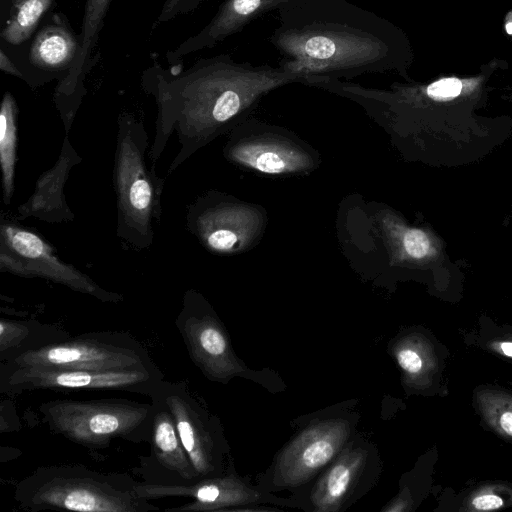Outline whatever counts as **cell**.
I'll use <instances>...</instances> for the list:
<instances>
[{
  "instance_id": "cell-1",
  "label": "cell",
  "mask_w": 512,
  "mask_h": 512,
  "mask_svg": "<svg viewBox=\"0 0 512 512\" xmlns=\"http://www.w3.org/2000/svg\"><path fill=\"white\" fill-rule=\"evenodd\" d=\"M290 83L303 84V77L279 66L237 62L227 54L200 59L180 73L149 68L143 87L157 105L149 159L154 164L160 159L175 132L180 149L167 170L172 174L198 150L242 124L265 95Z\"/></svg>"
},
{
  "instance_id": "cell-2",
  "label": "cell",
  "mask_w": 512,
  "mask_h": 512,
  "mask_svg": "<svg viewBox=\"0 0 512 512\" xmlns=\"http://www.w3.org/2000/svg\"><path fill=\"white\" fill-rule=\"evenodd\" d=\"M269 42L279 67L308 76L351 80L396 73L407 81L414 51L406 32L348 0H298L278 10Z\"/></svg>"
},
{
  "instance_id": "cell-3",
  "label": "cell",
  "mask_w": 512,
  "mask_h": 512,
  "mask_svg": "<svg viewBox=\"0 0 512 512\" xmlns=\"http://www.w3.org/2000/svg\"><path fill=\"white\" fill-rule=\"evenodd\" d=\"M128 473L101 472L83 464L37 467L15 486L14 499L26 511L153 512L160 508L137 492Z\"/></svg>"
},
{
  "instance_id": "cell-4",
  "label": "cell",
  "mask_w": 512,
  "mask_h": 512,
  "mask_svg": "<svg viewBox=\"0 0 512 512\" xmlns=\"http://www.w3.org/2000/svg\"><path fill=\"white\" fill-rule=\"evenodd\" d=\"M113 187L116 195V235L124 250L141 252L154 241L162 216L165 179L149 165V138L144 123L123 112L117 119Z\"/></svg>"
},
{
  "instance_id": "cell-5",
  "label": "cell",
  "mask_w": 512,
  "mask_h": 512,
  "mask_svg": "<svg viewBox=\"0 0 512 512\" xmlns=\"http://www.w3.org/2000/svg\"><path fill=\"white\" fill-rule=\"evenodd\" d=\"M54 434L88 450H102L115 440L150 442L153 405L125 398L54 399L38 406Z\"/></svg>"
},
{
  "instance_id": "cell-6",
  "label": "cell",
  "mask_w": 512,
  "mask_h": 512,
  "mask_svg": "<svg viewBox=\"0 0 512 512\" xmlns=\"http://www.w3.org/2000/svg\"><path fill=\"white\" fill-rule=\"evenodd\" d=\"M1 364L16 367L111 370L155 366L144 346L118 331L89 332L14 353Z\"/></svg>"
},
{
  "instance_id": "cell-7",
  "label": "cell",
  "mask_w": 512,
  "mask_h": 512,
  "mask_svg": "<svg viewBox=\"0 0 512 512\" xmlns=\"http://www.w3.org/2000/svg\"><path fill=\"white\" fill-rule=\"evenodd\" d=\"M0 271L23 278H42L89 295L101 302L119 303L123 295L101 287L89 275L62 260L41 234L17 222H0Z\"/></svg>"
},
{
  "instance_id": "cell-8",
  "label": "cell",
  "mask_w": 512,
  "mask_h": 512,
  "mask_svg": "<svg viewBox=\"0 0 512 512\" xmlns=\"http://www.w3.org/2000/svg\"><path fill=\"white\" fill-rule=\"evenodd\" d=\"M163 377V373L156 365L95 370L16 367L1 364L0 391L7 395L36 390L122 391L149 397Z\"/></svg>"
},
{
  "instance_id": "cell-9",
  "label": "cell",
  "mask_w": 512,
  "mask_h": 512,
  "mask_svg": "<svg viewBox=\"0 0 512 512\" xmlns=\"http://www.w3.org/2000/svg\"><path fill=\"white\" fill-rule=\"evenodd\" d=\"M265 223L258 206L217 191L198 196L186 213V229L216 255L246 251L261 237Z\"/></svg>"
},
{
  "instance_id": "cell-10",
  "label": "cell",
  "mask_w": 512,
  "mask_h": 512,
  "mask_svg": "<svg viewBox=\"0 0 512 512\" xmlns=\"http://www.w3.org/2000/svg\"><path fill=\"white\" fill-rule=\"evenodd\" d=\"M151 395L163 401L171 412L199 480L225 474L224 459L228 446L220 422L210 414L188 384L162 379Z\"/></svg>"
},
{
  "instance_id": "cell-11",
  "label": "cell",
  "mask_w": 512,
  "mask_h": 512,
  "mask_svg": "<svg viewBox=\"0 0 512 512\" xmlns=\"http://www.w3.org/2000/svg\"><path fill=\"white\" fill-rule=\"evenodd\" d=\"M175 325L190 360L204 377L227 383L243 374L244 368L232 349L225 327L200 292L189 289L184 293Z\"/></svg>"
},
{
  "instance_id": "cell-12",
  "label": "cell",
  "mask_w": 512,
  "mask_h": 512,
  "mask_svg": "<svg viewBox=\"0 0 512 512\" xmlns=\"http://www.w3.org/2000/svg\"><path fill=\"white\" fill-rule=\"evenodd\" d=\"M350 435L351 425L342 418L309 425L279 454L274 469L276 485L295 488L308 482L341 452Z\"/></svg>"
},
{
  "instance_id": "cell-13",
  "label": "cell",
  "mask_w": 512,
  "mask_h": 512,
  "mask_svg": "<svg viewBox=\"0 0 512 512\" xmlns=\"http://www.w3.org/2000/svg\"><path fill=\"white\" fill-rule=\"evenodd\" d=\"M223 153L231 163L273 176L307 173L317 164L315 153L298 140L279 132H248L242 124L233 129Z\"/></svg>"
},
{
  "instance_id": "cell-14",
  "label": "cell",
  "mask_w": 512,
  "mask_h": 512,
  "mask_svg": "<svg viewBox=\"0 0 512 512\" xmlns=\"http://www.w3.org/2000/svg\"><path fill=\"white\" fill-rule=\"evenodd\" d=\"M153 426L151 453L141 459L140 473L145 483L190 485L198 475L180 439L175 420L166 405L151 395Z\"/></svg>"
},
{
  "instance_id": "cell-15",
  "label": "cell",
  "mask_w": 512,
  "mask_h": 512,
  "mask_svg": "<svg viewBox=\"0 0 512 512\" xmlns=\"http://www.w3.org/2000/svg\"><path fill=\"white\" fill-rule=\"evenodd\" d=\"M138 494L148 500L165 497H190L192 502L166 509L170 512L227 511L256 503L261 494L233 474L204 478L190 485L139 483Z\"/></svg>"
},
{
  "instance_id": "cell-16",
  "label": "cell",
  "mask_w": 512,
  "mask_h": 512,
  "mask_svg": "<svg viewBox=\"0 0 512 512\" xmlns=\"http://www.w3.org/2000/svg\"><path fill=\"white\" fill-rule=\"evenodd\" d=\"M81 161L66 135L54 165L38 177L31 196L17 207V218H35L50 224L72 222L75 215L66 201L64 188L72 168Z\"/></svg>"
},
{
  "instance_id": "cell-17",
  "label": "cell",
  "mask_w": 512,
  "mask_h": 512,
  "mask_svg": "<svg viewBox=\"0 0 512 512\" xmlns=\"http://www.w3.org/2000/svg\"><path fill=\"white\" fill-rule=\"evenodd\" d=\"M110 1L87 0L77 55L55 91L54 100L66 135H69L76 112L86 93L83 85L84 77Z\"/></svg>"
},
{
  "instance_id": "cell-18",
  "label": "cell",
  "mask_w": 512,
  "mask_h": 512,
  "mask_svg": "<svg viewBox=\"0 0 512 512\" xmlns=\"http://www.w3.org/2000/svg\"><path fill=\"white\" fill-rule=\"evenodd\" d=\"M295 1L298 0H225L212 20L171 52L169 59L177 60L189 53L212 48L240 32L251 21Z\"/></svg>"
},
{
  "instance_id": "cell-19",
  "label": "cell",
  "mask_w": 512,
  "mask_h": 512,
  "mask_svg": "<svg viewBox=\"0 0 512 512\" xmlns=\"http://www.w3.org/2000/svg\"><path fill=\"white\" fill-rule=\"evenodd\" d=\"M368 460L369 452L366 448L353 443L344 447L311 492L310 500L314 510H342L356 492Z\"/></svg>"
},
{
  "instance_id": "cell-20",
  "label": "cell",
  "mask_w": 512,
  "mask_h": 512,
  "mask_svg": "<svg viewBox=\"0 0 512 512\" xmlns=\"http://www.w3.org/2000/svg\"><path fill=\"white\" fill-rule=\"evenodd\" d=\"M377 222L391 259L396 263L424 266L442 257V243L430 230L411 227L389 211L382 212Z\"/></svg>"
},
{
  "instance_id": "cell-21",
  "label": "cell",
  "mask_w": 512,
  "mask_h": 512,
  "mask_svg": "<svg viewBox=\"0 0 512 512\" xmlns=\"http://www.w3.org/2000/svg\"><path fill=\"white\" fill-rule=\"evenodd\" d=\"M69 337L65 330L37 321L0 319V359Z\"/></svg>"
},
{
  "instance_id": "cell-22",
  "label": "cell",
  "mask_w": 512,
  "mask_h": 512,
  "mask_svg": "<svg viewBox=\"0 0 512 512\" xmlns=\"http://www.w3.org/2000/svg\"><path fill=\"white\" fill-rule=\"evenodd\" d=\"M18 146V106L10 92H5L0 107V166L2 198L11 203L15 191Z\"/></svg>"
},
{
  "instance_id": "cell-23",
  "label": "cell",
  "mask_w": 512,
  "mask_h": 512,
  "mask_svg": "<svg viewBox=\"0 0 512 512\" xmlns=\"http://www.w3.org/2000/svg\"><path fill=\"white\" fill-rule=\"evenodd\" d=\"M79 49L72 32L64 24L45 26L31 47V61L43 69H61L72 64ZM69 69V68H68Z\"/></svg>"
},
{
  "instance_id": "cell-24",
  "label": "cell",
  "mask_w": 512,
  "mask_h": 512,
  "mask_svg": "<svg viewBox=\"0 0 512 512\" xmlns=\"http://www.w3.org/2000/svg\"><path fill=\"white\" fill-rule=\"evenodd\" d=\"M51 0H13L11 14L1 30V37L11 44H19L48 9Z\"/></svg>"
},
{
  "instance_id": "cell-25",
  "label": "cell",
  "mask_w": 512,
  "mask_h": 512,
  "mask_svg": "<svg viewBox=\"0 0 512 512\" xmlns=\"http://www.w3.org/2000/svg\"><path fill=\"white\" fill-rule=\"evenodd\" d=\"M396 359L399 366L410 375L418 374L423 368V360L412 348L403 346L397 349Z\"/></svg>"
},
{
  "instance_id": "cell-26",
  "label": "cell",
  "mask_w": 512,
  "mask_h": 512,
  "mask_svg": "<svg viewBox=\"0 0 512 512\" xmlns=\"http://www.w3.org/2000/svg\"><path fill=\"white\" fill-rule=\"evenodd\" d=\"M203 0H166L159 15V22H165L173 17L196 9Z\"/></svg>"
},
{
  "instance_id": "cell-27",
  "label": "cell",
  "mask_w": 512,
  "mask_h": 512,
  "mask_svg": "<svg viewBox=\"0 0 512 512\" xmlns=\"http://www.w3.org/2000/svg\"><path fill=\"white\" fill-rule=\"evenodd\" d=\"M472 506L480 511L496 510L503 506V500L497 495L484 494L475 497Z\"/></svg>"
},
{
  "instance_id": "cell-28",
  "label": "cell",
  "mask_w": 512,
  "mask_h": 512,
  "mask_svg": "<svg viewBox=\"0 0 512 512\" xmlns=\"http://www.w3.org/2000/svg\"><path fill=\"white\" fill-rule=\"evenodd\" d=\"M0 69L13 76L22 77L20 70L11 62L3 50L0 51Z\"/></svg>"
},
{
  "instance_id": "cell-29",
  "label": "cell",
  "mask_w": 512,
  "mask_h": 512,
  "mask_svg": "<svg viewBox=\"0 0 512 512\" xmlns=\"http://www.w3.org/2000/svg\"><path fill=\"white\" fill-rule=\"evenodd\" d=\"M499 424L506 434L512 436V412H504L499 419Z\"/></svg>"
},
{
  "instance_id": "cell-30",
  "label": "cell",
  "mask_w": 512,
  "mask_h": 512,
  "mask_svg": "<svg viewBox=\"0 0 512 512\" xmlns=\"http://www.w3.org/2000/svg\"><path fill=\"white\" fill-rule=\"evenodd\" d=\"M500 347L506 356L512 357V342L501 343Z\"/></svg>"
}]
</instances>
